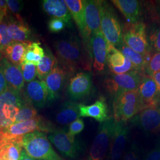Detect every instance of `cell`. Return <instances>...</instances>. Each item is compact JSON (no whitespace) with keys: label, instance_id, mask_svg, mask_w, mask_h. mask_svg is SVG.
<instances>
[{"label":"cell","instance_id":"cell-1","mask_svg":"<svg viewBox=\"0 0 160 160\" xmlns=\"http://www.w3.org/2000/svg\"><path fill=\"white\" fill-rule=\"evenodd\" d=\"M54 49L57 60L67 74H72L80 69L90 71L91 57L79 38L71 35L55 42Z\"/></svg>","mask_w":160,"mask_h":160},{"label":"cell","instance_id":"cell-2","mask_svg":"<svg viewBox=\"0 0 160 160\" xmlns=\"http://www.w3.org/2000/svg\"><path fill=\"white\" fill-rule=\"evenodd\" d=\"M24 149L28 154L38 160H65L53 148L46 133L35 131L24 135Z\"/></svg>","mask_w":160,"mask_h":160},{"label":"cell","instance_id":"cell-3","mask_svg":"<svg viewBox=\"0 0 160 160\" xmlns=\"http://www.w3.org/2000/svg\"><path fill=\"white\" fill-rule=\"evenodd\" d=\"M122 40L132 49L148 58L151 57V48L147 33L146 24L142 21L126 22L122 26Z\"/></svg>","mask_w":160,"mask_h":160},{"label":"cell","instance_id":"cell-4","mask_svg":"<svg viewBox=\"0 0 160 160\" xmlns=\"http://www.w3.org/2000/svg\"><path fill=\"white\" fill-rule=\"evenodd\" d=\"M114 97L113 109L116 122H125L144 109L138 89L123 92Z\"/></svg>","mask_w":160,"mask_h":160},{"label":"cell","instance_id":"cell-5","mask_svg":"<svg viewBox=\"0 0 160 160\" xmlns=\"http://www.w3.org/2000/svg\"><path fill=\"white\" fill-rule=\"evenodd\" d=\"M26 100L20 92L9 89L0 94V132L15 123L17 114Z\"/></svg>","mask_w":160,"mask_h":160},{"label":"cell","instance_id":"cell-6","mask_svg":"<svg viewBox=\"0 0 160 160\" xmlns=\"http://www.w3.org/2000/svg\"><path fill=\"white\" fill-rule=\"evenodd\" d=\"M101 32L108 43L118 47L122 43V30L114 8L103 1L102 7Z\"/></svg>","mask_w":160,"mask_h":160},{"label":"cell","instance_id":"cell-7","mask_svg":"<svg viewBox=\"0 0 160 160\" xmlns=\"http://www.w3.org/2000/svg\"><path fill=\"white\" fill-rule=\"evenodd\" d=\"M56 128L50 122L40 116L29 120L15 123L0 132V137H23L24 135L35 131L50 133Z\"/></svg>","mask_w":160,"mask_h":160},{"label":"cell","instance_id":"cell-8","mask_svg":"<svg viewBox=\"0 0 160 160\" xmlns=\"http://www.w3.org/2000/svg\"><path fill=\"white\" fill-rule=\"evenodd\" d=\"M103 1H85V20L86 32L82 36L84 46L92 57L91 40L92 35L101 31L102 7Z\"/></svg>","mask_w":160,"mask_h":160},{"label":"cell","instance_id":"cell-9","mask_svg":"<svg viewBox=\"0 0 160 160\" xmlns=\"http://www.w3.org/2000/svg\"><path fill=\"white\" fill-rule=\"evenodd\" d=\"M144 74L134 70L123 74L113 75L104 81V86L114 97L123 92L138 89Z\"/></svg>","mask_w":160,"mask_h":160},{"label":"cell","instance_id":"cell-10","mask_svg":"<svg viewBox=\"0 0 160 160\" xmlns=\"http://www.w3.org/2000/svg\"><path fill=\"white\" fill-rule=\"evenodd\" d=\"M48 139L64 157L70 159L78 158L84 151L82 143L63 129H56L49 133Z\"/></svg>","mask_w":160,"mask_h":160},{"label":"cell","instance_id":"cell-11","mask_svg":"<svg viewBox=\"0 0 160 160\" xmlns=\"http://www.w3.org/2000/svg\"><path fill=\"white\" fill-rule=\"evenodd\" d=\"M114 122L111 118L100 123L87 160H104L110 143Z\"/></svg>","mask_w":160,"mask_h":160},{"label":"cell","instance_id":"cell-12","mask_svg":"<svg viewBox=\"0 0 160 160\" xmlns=\"http://www.w3.org/2000/svg\"><path fill=\"white\" fill-rule=\"evenodd\" d=\"M133 125L147 133L160 132V105L148 107L141 110L131 119Z\"/></svg>","mask_w":160,"mask_h":160},{"label":"cell","instance_id":"cell-13","mask_svg":"<svg viewBox=\"0 0 160 160\" xmlns=\"http://www.w3.org/2000/svg\"><path fill=\"white\" fill-rule=\"evenodd\" d=\"M24 95L29 103L39 108H43L53 102L45 81L40 80H35L28 83Z\"/></svg>","mask_w":160,"mask_h":160},{"label":"cell","instance_id":"cell-14","mask_svg":"<svg viewBox=\"0 0 160 160\" xmlns=\"http://www.w3.org/2000/svg\"><path fill=\"white\" fill-rule=\"evenodd\" d=\"M129 132V127L125 122H114L110 143L109 157L110 160H118L121 157L126 146Z\"/></svg>","mask_w":160,"mask_h":160},{"label":"cell","instance_id":"cell-15","mask_svg":"<svg viewBox=\"0 0 160 160\" xmlns=\"http://www.w3.org/2000/svg\"><path fill=\"white\" fill-rule=\"evenodd\" d=\"M107 64L109 70L114 75L123 74L137 71L135 66L116 47L108 43Z\"/></svg>","mask_w":160,"mask_h":160},{"label":"cell","instance_id":"cell-16","mask_svg":"<svg viewBox=\"0 0 160 160\" xmlns=\"http://www.w3.org/2000/svg\"><path fill=\"white\" fill-rule=\"evenodd\" d=\"M92 76L90 72H81L69 81L68 86L69 96L72 100H80L90 94L92 90Z\"/></svg>","mask_w":160,"mask_h":160},{"label":"cell","instance_id":"cell-17","mask_svg":"<svg viewBox=\"0 0 160 160\" xmlns=\"http://www.w3.org/2000/svg\"><path fill=\"white\" fill-rule=\"evenodd\" d=\"M91 52L94 70L98 72H102L107 64L108 42L101 31L92 35Z\"/></svg>","mask_w":160,"mask_h":160},{"label":"cell","instance_id":"cell-18","mask_svg":"<svg viewBox=\"0 0 160 160\" xmlns=\"http://www.w3.org/2000/svg\"><path fill=\"white\" fill-rule=\"evenodd\" d=\"M0 71L5 77L8 89L20 92L24 86L25 81L19 67L3 57L0 59Z\"/></svg>","mask_w":160,"mask_h":160},{"label":"cell","instance_id":"cell-19","mask_svg":"<svg viewBox=\"0 0 160 160\" xmlns=\"http://www.w3.org/2000/svg\"><path fill=\"white\" fill-rule=\"evenodd\" d=\"M138 90L144 109L160 105V93L152 77L144 75Z\"/></svg>","mask_w":160,"mask_h":160},{"label":"cell","instance_id":"cell-20","mask_svg":"<svg viewBox=\"0 0 160 160\" xmlns=\"http://www.w3.org/2000/svg\"><path fill=\"white\" fill-rule=\"evenodd\" d=\"M80 117L92 118L100 123L109 120V109L105 99L101 97L91 105L79 104Z\"/></svg>","mask_w":160,"mask_h":160},{"label":"cell","instance_id":"cell-21","mask_svg":"<svg viewBox=\"0 0 160 160\" xmlns=\"http://www.w3.org/2000/svg\"><path fill=\"white\" fill-rule=\"evenodd\" d=\"M42 7L49 16L63 20L69 28L72 26V16L65 1L44 0L42 2Z\"/></svg>","mask_w":160,"mask_h":160},{"label":"cell","instance_id":"cell-22","mask_svg":"<svg viewBox=\"0 0 160 160\" xmlns=\"http://www.w3.org/2000/svg\"><path fill=\"white\" fill-rule=\"evenodd\" d=\"M23 137H0V160H19L23 151Z\"/></svg>","mask_w":160,"mask_h":160},{"label":"cell","instance_id":"cell-23","mask_svg":"<svg viewBox=\"0 0 160 160\" xmlns=\"http://www.w3.org/2000/svg\"><path fill=\"white\" fill-rule=\"evenodd\" d=\"M67 75V72L57 63L44 80L52 101L58 97L65 82Z\"/></svg>","mask_w":160,"mask_h":160},{"label":"cell","instance_id":"cell-24","mask_svg":"<svg viewBox=\"0 0 160 160\" xmlns=\"http://www.w3.org/2000/svg\"><path fill=\"white\" fill-rule=\"evenodd\" d=\"M111 2L123 14L128 23H135L140 21L142 7L139 1L112 0Z\"/></svg>","mask_w":160,"mask_h":160},{"label":"cell","instance_id":"cell-25","mask_svg":"<svg viewBox=\"0 0 160 160\" xmlns=\"http://www.w3.org/2000/svg\"><path fill=\"white\" fill-rule=\"evenodd\" d=\"M69 10L74 19L81 36L86 32L85 20V1L83 0H65V1Z\"/></svg>","mask_w":160,"mask_h":160},{"label":"cell","instance_id":"cell-26","mask_svg":"<svg viewBox=\"0 0 160 160\" xmlns=\"http://www.w3.org/2000/svg\"><path fill=\"white\" fill-rule=\"evenodd\" d=\"M8 28L14 42H26L31 36V30L27 23L21 17L17 20L12 18L7 23Z\"/></svg>","mask_w":160,"mask_h":160},{"label":"cell","instance_id":"cell-27","mask_svg":"<svg viewBox=\"0 0 160 160\" xmlns=\"http://www.w3.org/2000/svg\"><path fill=\"white\" fill-rule=\"evenodd\" d=\"M78 103L66 102L61 106L56 116V120L62 125H70L80 117V108Z\"/></svg>","mask_w":160,"mask_h":160},{"label":"cell","instance_id":"cell-28","mask_svg":"<svg viewBox=\"0 0 160 160\" xmlns=\"http://www.w3.org/2000/svg\"><path fill=\"white\" fill-rule=\"evenodd\" d=\"M29 42H12L3 49L1 53L11 63L18 66L20 65Z\"/></svg>","mask_w":160,"mask_h":160},{"label":"cell","instance_id":"cell-29","mask_svg":"<svg viewBox=\"0 0 160 160\" xmlns=\"http://www.w3.org/2000/svg\"><path fill=\"white\" fill-rule=\"evenodd\" d=\"M118 48L123 55L135 66L138 71L145 75V70L148 62V58L132 49L126 45L123 41L122 42Z\"/></svg>","mask_w":160,"mask_h":160},{"label":"cell","instance_id":"cell-30","mask_svg":"<svg viewBox=\"0 0 160 160\" xmlns=\"http://www.w3.org/2000/svg\"><path fill=\"white\" fill-rule=\"evenodd\" d=\"M58 63V60L51 50L46 48L45 55L37 66V74L40 81H44Z\"/></svg>","mask_w":160,"mask_h":160},{"label":"cell","instance_id":"cell-31","mask_svg":"<svg viewBox=\"0 0 160 160\" xmlns=\"http://www.w3.org/2000/svg\"><path fill=\"white\" fill-rule=\"evenodd\" d=\"M45 55L44 49L39 42H29L22 63H30L38 66Z\"/></svg>","mask_w":160,"mask_h":160},{"label":"cell","instance_id":"cell-32","mask_svg":"<svg viewBox=\"0 0 160 160\" xmlns=\"http://www.w3.org/2000/svg\"><path fill=\"white\" fill-rule=\"evenodd\" d=\"M37 116L38 112L35 107L26 100L17 114L15 123L29 120Z\"/></svg>","mask_w":160,"mask_h":160},{"label":"cell","instance_id":"cell-33","mask_svg":"<svg viewBox=\"0 0 160 160\" xmlns=\"http://www.w3.org/2000/svg\"><path fill=\"white\" fill-rule=\"evenodd\" d=\"M149 45L151 49L156 52H160V22L154 24L149 30L148 37Z\"/></svg>","mask_w":160,"mask_h":160},{"label":"cell","instance_id":"cell-34","mask_svg":"<svg viewBox=\"0 0 160 160\" xmlns=\"http://www.w3.org/2000/svg\"><path fill=\"white\" fill-rule=\"evenodd\" d=\"M20 69L23 78L26 82H30L35 80L37 74V66L30 63H21L18 66Z\"/></svg>","mask_w":160,"mask_h":160},{"label":"cell","instance_id":"cell-35","mask_svg":"<svg viewBox=\"0 0 160 160\" xmlns=\"http://www.w3.org/2000/svg\"><path fill=\"white\" fill-rule=\"evenodd\" d=\"M160 71V52H155L151 56L147 64L145 73V75L152 77L155 73Z\"/></svg>","mask_w":160,"mask_h":160},{"label":"cell","instance_id":"cell-36","mask_svg":"<svg viewBox=\"0 0 160 160\" xmlns=\"http://www.w3.org/2000/svg\"><path fill=\"white\" fill-rule=\"evenodd\" d=\"M13 42L10 34L7 23L2 22L0 23V51L4 49Z\"/></svg>","mask_w":160,"mask_h":160},{"label":"cell","instance_id":"cell-37","mask_svg":"<svg viewBox=\"0 0 160 160\" xmlns=\"http://www.w3.org/2000/svg\"><path fill=\"white\" fill-rule=\"evenodd\" d=\"M84 126L85 125L83 120L78 118L69 125L68 132L67 133L71 137L75 138L76 135L83 131Z\"/></svg>","mask_w":160,"mask_h":160},{"label":"cell","instance_id":"cell-38","mask_svg":"<svg viewBox=\"0 0 160 160\" xmlns=\"http://www.w3.org/2000/svg\"><path fill=\"white\" fill-rule=\"evenodd\" d=\"M66 26V24L63 20L55 18H52L48 23L49 30L52 33H58L61 32Z\"/></svg>","mask_w":160,"mask_h":160},{"label":"cell","instance_id":"cell-39","mask_svg":"<svg viewBox=\"0 0 160 160\" xmlns=\"http://www.w3.org/2000/svg\"><path fill=\"white\" fill-rule=\"evenodd\" d=\"M7 5L8 8L11 12L18 16L19 13L22 11L23 7V2L22 1L18 0H7Z\"/></svg>","mask_w":160,"mask_h":160},{"label":"cell","instance_id":"cell-40","mask_svg":"<svg viewBox=\"0 0 160 160\" xmlns=\"http://www.w3.org/2000/svg\"><path fill=\"white\" fill-rule=\"evenodd\" d=\"M123 160H140L139 149L136 145L132 144L128 149L123 157Z\"/></svg>","mask_w":160,"mask_h":160},{"label":"cell","instance_id":"cell-41","mask_svg":"<svg viewBox=\"0 0 160 160\" xmlns=\"http://www.w3.org/2000/svg\"><path fill=\"white\" fill-rule=\"evenodd\" d=\"M143 160H160V143L152 149Z\"/></svg>","mask_w":160,"mask_h":160},{"label":"cell","instance_id":"cell-42","mask_svg":"<svg viewBox=\"0 0 160 160\" xmlns=\"http://www.w3.org/2000/svg\"><path fill=\"white\" fill-rule=\"evenodd\" d=\"M8 89L5 77L1 71H0V94Z\"/></svg>","mask_w":160,"mask_h":160},{"label":"cell","instance_id":"cell-43","mask_svg":"<svg viewBox=\"0 0 160 160\" xmlns=\"http://www.w3.org/2000/svg\"><path fill=\"white\" fill-rule=\"evenodd\" d=\"M151 77L153 80H154L157 86L158 92L160 93V71L155 73Z\"/></svg>","mask_w":160,"mask_h":160},{"label":"cell","instance_id":"cell-44","mask_svg":"<svg viewBox=\"0 0 160 160\" xmlns=\"http://www.w3.org/2000/svg\"><path fill=\"white\" fill-rule=\"evenodd\" d=\"M19 160H38L35 159L34 158L30 157L26 152L24 149H23L22 154L20 155V158Z\"/></svg>","mask_w":160,"mask_h":160},{"label":"cell","instance_id":"cell-45","mask_svg":"<svg viewBox=\"0 0 160 160\" xmlns=\"http://www.w3.org/2000/svg\"><path fill=\"white\" fill-rule=\"evenodd\" d=\"M7 8H8V7H7L6 1L0 0V9L6 14L7 11Z\"/></svg>","mask_w":160,"mask_h":160},{"label":"cell","instance_id":"cell-46","mask_svg":"<svg viewBox=\"0 0 160 160\" xmlns=\"http://www.w3.org/2000/svg\"><path fill=\"white\" fill-rule=\"evenodd\" d=\"M6 14V13H4V12H2V11L0 9V22H1V23L2 22L3 18L5 16Z\"/></svg>","mask_w":160,"mask_h":160},{"label":"cell","instance_id":"cell-47","mask_svg":"<svg viewBox=\"0 0 160 160\" xmlns=\"http://www.w3.org/2000/svg\"><path fill=\"white\" fill-rule=\"evenodd\" d=\"M159 10H160V1H159Z\"/></svg>","mask_w":160,"mask_h":160},{"label":"cell","instance_id":"cell-48","mask_svg":"<svg viewBox=\"0 0 160 160\" xmlns=\"http://www.w3.org/2000/svg\"><path fill=\"white\" fill-rule=\"evenodd\" d=\"M0 23H1V22H0Z\"/></svg>","mask_w":160,"mask_h":160},{"label":"cell","instance_id":"cell-49","mask_svg":"<svg viewBox=\"0 0 160 160\" xmlns=\"http://www.w3.org/2000/svg\"></svg>","mask_w":160,"mask_h":160}]
</instances>
